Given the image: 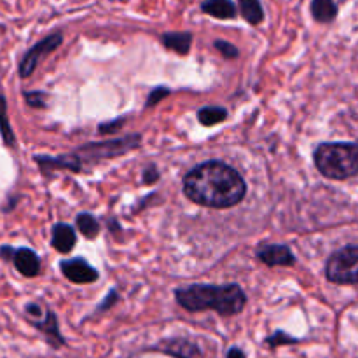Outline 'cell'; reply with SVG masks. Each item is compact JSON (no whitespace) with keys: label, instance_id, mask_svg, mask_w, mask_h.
<instances>
[{"label":"cell","instance_id":"obj_1","mask_svg":"<svg viewBox=\"0 0 358 358\" xmlns=\"http://www.w3.org/2000/svg\"><path fill=\"white\" fill-rule=\"evenodd\" d=\"M184 192L196 205L231 208L243 201L247 184L229 164L222 161H206L185 175Z\"/></svg>","mask_w":358,"mask_h":358},{"label":"cell","instance_id":"obj_2","mask_svg":"<svg viewBox=\"0 0 358 358\" xmlns=\"http://www.w3.org/2000/svg\"><path fill=\"white\" fill-rule=\"evenodd\" d=\"M175 299L184 310L191 313L212 310L220 317H233V315L241 313L247 304V296L236 283H226V285L196 283V285L175 290Z\"/></svg>","mask_w":358,"mask_h":358},{"label":"cell","instance_id":"obj_3","mask_svg":"<svg viewBox=\"0 0 358 358\" xmlns=\"http://www.w3.org/2000/svg\"><path fill=\"white\" fill-rule=\"evenodd\" d=\"M315 164L324 177L346 180L358 173V149L353 142L322 143L315 150Z\"/></svg>","mask_w":358,"mask_h":358},{"label":"cell","instance_id":"obj_4","mask_svg":"<svg viewBox=\"0 0 358 358\" xmlns=\"http://www.w3.org/2000/svg\"><path fill=\"white\" fill-rule=\"evenodd\" d=\"M358 247L357 245H348L341 250L334 252L325 266V275L329 282L336 285H355L358 275Z\"/></svg>","mask_w":358,"mask_h":358},{"label":"cell","instance_id":"obj_5","mask_svg":"<svg viewBox=\"0 0 358 358\" xmlns=\"http://www.w3.org/2000/svg\"><path fill=\"white\" fill-rule=\"evenodd\" d=\"M140 142H142L140 135H128L122 136V138L107 140V142L86 143V145L79 147L77 150H79V154L86 161L98 163V161L112 159V157H117L121 154L129 152V150L136 149L140 145Z\"/></svg>","mask_w":358,"mask_h":358},{"label":"cell","instance_id":"obj_6","mask_svg":"<svg viewBox=\"0 0 358 358\" xmlns=\"http://www.w3.org/2000/svg\"><path fill=\"white\" fill-rule=\"evenodd\" d=\"M24 315H27V320L45 336V339H48L52 348H59V346L65 345V339L59 334L56 315L51 310L42 308L38 303H30L24 308Z\"/></svg>","mask_w":358,"mask_h":358},{"label":"cell","instance_id":"obj_7","mask_svg":"<svg viewBox=\"0 0 358 358\" xmlns=\"http://www.w3.org/2000/svg\"><path fill=\"white\" fill-rule=\"evenodd\" d=\"M63 42V37L62 34H52V35H48L45 38H42L41 42H37V44L34 45V48H30V51L24 55V58L21 59L20 63V76L23 77H30L31 73H34V70L37 69L38 63L42 62V58H45L48 55H51L52 51H56V49L62 45Z\"/></svg>","mask_w":358,"mask_h":358},{"label":"cell","instance_id":"obj_8","mask_svg":"<svg viewBox=\"0 0 358 358\" xmlns=\"http://www.w3.org/2000/svg\"><path fill=\"white\" fill-rule=\"evenodd\" d=\"M59 269H62L63 276H65L69 282L79 283V285H84V283H93L98 280V271L93 268V266L87 264L84 259H69V261L59 262Z\"/></svg>","mask_w":358,"mask_h":358},{"label":"cell","instance_id":"obj_9","mask_svg":"<svg viewBox=\"0 0 358 358\" xmlns=\"http://www.w3.org/2000/svg\"><path fill=\"white\" fill-rule=\"evenodd\" d=\"M257 257L266 266H294L296 264V255L292 254L287 245H266L259 248Z\"/></svg>","mask_w":358,"mask_h":358},{"label":"cell","instance_id":"obj_10","mask_svg":"<svg viewBox=\"0 0 358 358\" xmlns=\"http://www.w3.org/2000/svg\"><path fill=\"white\" fill-rule=\"evenodd\" d=\"M10 257H13V262L17 271L23 276H27V278H34V276L41 273V261H38L37 254L30 250V248H17V250L13 248Z\"/></svg>","mask_w":358,"mask_h":358},{"label":"cell","instance_id":"obj_11","mask_svg":"<svg viewBox=\"0 0 358 358\" xmlns=\"http://www.w3.org/2000/svg\"><path fill=\"white\" fill-rule=\"evenodd\" d=\"M35 163L41 166V170L44 171H52V170H70V171H80V161L77 159V156L69 154V156H59V157H51V156H35Z\"/></svg>","mask_w":358,"mask_h":358},{"label":"cell","instance_id":"obj_12","mask_svg":"<svg viewBox=\"0 0 358 358\" xmlns=\"http://www.w3.org/2000/svg\"><path fill=\"white\" fill-rule=\"evenodd\" d=\"M159 350H163L164 353L177 358H203L201 350H199L194 343L182 338L164 341L163 345H159Z\"/></svg>","mask_w":358,"mask_h":358},{"label":"cell","instance_id":"obj_13","mask_svg":"<svg viewBox=\"0 0 358 358\" xmlns=\"http://www.w3.org/2000/svg\"><path fill=\"white\" fill-rule=\"evenodd\" d=\"M76 231L69 224H56L52 227V247L62 254H69L76 247Z\"/></svg>","mask_w":358,"mask_h":358},{"label":"cell","instance_id":"obj_14","mask_svg":"<svg viewBox=\"0 0 358 358\" xmlns=\"http://www.w3.org/2000/svg\"><path fill=\"white\" fill-rule=\"evenodd\" d=\"M203 13L217 17V20H233L236 16V6L233 0H205L201 3Z\"/></svg>","mask_w":358,"mask_h":358},{"label":"cell","instance_id":"obj_15","mask_svg":"<svg viewBox=\"0 0 358 358\" xmlns=\"http://www.w3.org/2000/svg\"><path fill=\"white\" fill-rule=\"evenodd\" d=\"M161 42L170 51L178 52V55H187L192 44V35L189 31H168L161 37Z\"/></svg>","mask_w":358,"mask_h":358},{"label":"cell","instance_id":"obj_16","mask_svg":"<svg viewBox=\"0 0 358 358\" xmlns=\"http://www.w3.org/2000/svg\"><path fill=\"white\" fill-rule=\"evenodd\" d=\"M311 14L318 23H331L338 16V6L334 3V0H313Z\"/></svg>","mask_w":358,"mask_h":358},{"label":"cell","instance_id":"obj_17","mask_svg":"<svg viewBox=\"0 0 358 358\" xmlns=\"http://www.w3.org/2000/svg\"><path fill=\"white\" fill-rule=\"evenodd\" d=\"M240 13L250 24H259L264 21V9L259 0H238Z\"/></svg>","mask_w":358,"mask_h":358},{"label":"cell","instance_id":"obj_18","mask_svg":"<svg viewBox=\"0 0 358 358\" xmlns=\"http://www.w3.org/2000/svg\"><path fill=\"white\" fill-rule=\"evenodd\" d=\"M226 119L227 110L224 107H201L198 110V121L203 126H215Z\"/></svg>","mask_w":358,"mask_h":358},{"label":"cell","instance_id":"obj_19","mask_svg":"<svg viewBox=\"0 0 358 358\" xmlns=\"http://www.w3.org/2000/svg\"><path fill=\"white\" fill-rule=\"evenodd\" d=\"M76 220L77 227H79L80 234H83L84 238L93 240V238L98 236V233H100V224H98V220L94 219L91 213H79Z\"/></svg>","mask_w":358,"mask_h":358},{"label":"cell","instance_id":"obj_20","mask_svg":"<svg viewBox=\"0 0 358 358\" xmlns=\"http://www.w3.org/2000/svg\"><path fill=\"white\" fill-rule=\"evenodd\" d=\"M0 133H2V138L6 142V145L14 147L16 145V138H14L13 128L9 124V117H7V105L6 98L0 94Z\"/></svg>","mask_w":358,"mask_h":358},{"label":"cell","instance_id":"obj_21","mask_svg":"<svg viewBox=\"0 0 358 358\" xmlns=\"http://www.w3.org/2000/svg\"><path fill=\"white\" fill-rule=\"evenodd\" d=\"M215 49L220 52V55L224 56V58L227 59H233V58H238V49L236 45H233L231 42L227 41H215Z\"/></svg>","mask_w":358,"mask_h":358},{"label":"cell","instance_id":"obj_22","mask_svg":"<svg viewBox=\"0 0 358 358\" xmlns=\"http://www.w3.org/2000/svg\"><path fill=\"white\" fill-rule=\"evenodd\" d=\"M168 94H170V90H168V87L161 86V87H156V90H152V93L149 94V98H147L145 101V108H150L154 107V105H157L163 98H166Z\"/></svg>","mask_w":358,"mask_h":358},{"label":"cell","instance_id":"obj_23","mask_svg":"<svg viewBox=\"0 0 358 358\" xmlns=\"http://www.w3.org/2000/svg\"><path fill=\"white\" fill-rule=\"evenodd\" d=\"M122 124H124V119H114V121L101 122V124L98 126V133H100V135H112V133L119 131V129L122 128Z\"/></svg>","mask_w":358,"mask_h":358},{"label":"cell","instance_id":"obj_24","mask_svg":"<svg viewBox=\"0 0 358 358\" xmlns=\"http://www.w3.org/2000/svg\"><path fill=\"white\" fill-rule=\"evenodd\" d=\"M266 343H268V345H271L273 348H276V346H280V345H289V343H297V339L296 338H290V336H287L285 332L278 331V332H275V336H271V338L266 339Z\"/></svg>","mask_w":358,"mask_h":358},{"label":"cell","instance_id":"obj_25","mask_svg":"<svg viewBox=\"0 0 358 358\" xmlns=\"http://www.w3.org/2000/svg\"><path fill=\"white\" fill-rule=\"evenodd\" d=\"M24 100H27V103L34 108H44L45 107V94L44 93H30V91H27V93H24Z\"/></svg>","mask_w":358,"mask_h":358},{"label":"cell","instance_id":"obj_26","mask_svg":"<svg viewBox=\"0 0 358 358\" xmlns=\"http://www.w3.org/2000/svg\"><path fill=\"white\" fill-rule=\"evenodd\" d=\"M157 178H159V171L154 164L143 170V184H154V182H157Z\"/></svg>","mask_w":358,"mask_h":358},{"label":"cell","instance_id":"obj_27","mask_svg":"<svg viewBox=\"0 0 358 358\" xmlns=\"http://www.w3.org/2000/svg\"><path fill=\"white\" fill-rule=\"evenodd\" d=\"M119 299V296H117V292H115V290H112L110 294H108V299H105L103 303L100 304V306H98V311H105V310H108V308L112 306V303H115V301Z\"/></svg>","mask_w":358,"mask_h":358},{"label":"cell","instance_id":"obj_28","mask_svg":"<svg viewBox=\"0 0 358 358\" xmlns=\"http://www.w3.org/2000/svg\"><path fill=\"white\" fill-rule=\"evenodd\" d=\"M226 358H247V357H245L243 350H240V348H231L229 352H227V357H226Z\"/></svg>","mask_w":358,"mask_h":358}]
</instances>
